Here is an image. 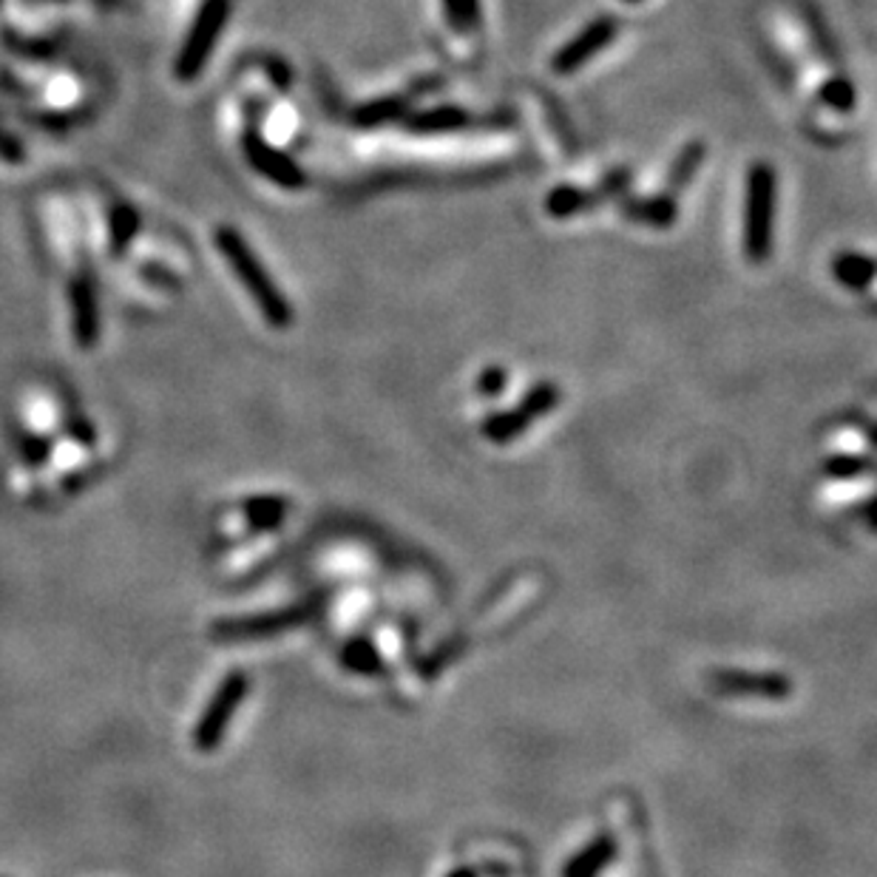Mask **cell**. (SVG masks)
<instances>
[{
    "mask_svg": "<svg viewBox=\"0 0 877 877\" xmlns=\"http://www.w3.org/2000/svg\"><path fill=\"white\" fill-rule=\"evenodd\" d=\"M217 247L222 251V256L228 258V265L233 267V273H236V279L244 285V290L251 292V299L256 301V307L262 310L267 324L276 330L290 327L292 324L290 301L281 296L276 281L270 279V273L262 267L256 253L251 251V244L244 242L233 228H219Z\"/></svg>",
    "mask_w": 877,
    "mask_h": 877,
    "instance_id": "6da1fadb",
    "label": "cell"
},
{
    "mask_svg": "<svg viewBox=\"0 0 877 877\" xmlns=\"http://www.w3.org/2000/svg\"><path fill=\"white\" fill-rule=\"evenodd\" d=\"M775 222V171L766 162H755L747 176V222L745 251L752 262H764L773 251Z\"/></svg>",
    "mask_w": 877,
    "mask_h": 877,
    "instance_id": "7a4b0ae2",
    "label": "cell"
},
{
    "mask_svg": "<svg viewBox=\"0 0 877 877\" xmlns=\"http://www.w3.org/2000/svg\"><path fill=\"white\" fill-rule=\"evenodd\" d=\"M319 611L315 599H301L296 605L279 608V611L267 613H251V616H233V620H219L214 622L210 636L217 642H258V639H273L281 636L292 627L310 622Z\"/></svg>",
    "mask_w": 877,
    "mask_h": 877,
    "instance_id": "3957f363",
    "label": "cell"
},
{
    "mask_svg": "<svg viewBox=\"0 0 877 877\" xmlns=\"http://www.w3.org/2000/svg\"><path fill=\"white\" fill-rule=\"evenodd\" d=\"M247 690H251V673L247 670H230L224 676L222 684L214 690L210 702L205 704L203 716L194 727V736H191L196 752L219 750V745L224 741V732L230 727V718L239 711V704L244 702Z\"/></svg>",
    "mask_w": 877,
    "mask_h": 877,
    "instance_id": "277c9868",
    "label": "cell"
},
{
    "mask_svg": "<svg viewBox=\"0 0 877 877\" xmlns=\"http://www.w3.org/2000/svg\"><path fill=\"white\" fill-rule=\"evenodd\" d=\"M557 404H559L557 386H554L551 381L536 383L534 390L526 392V397H522L515 409L495 412V415H488V418L483 420V426H481L483 438L492 440V443H511V440L520 438V435L526 432L531 424H534V420H540L543 415H549V412L554 409Z\"/></svg>",
    "mask_w": 877,
    "mask_h": 877,
    "instance_id": "5b68a950",
    "label": "cell"
},
{
    "mask_svg": "<svg viewBox=\"0 0 877 877\" xmlns=\"http://www.w3.org/2000/svg\"><path fill=\"white\" fill-rule=\"evenodd\" d=\"M711 684L727 696H759L781 702L793 693V679L784 673H761V670H713Z\"/></svg>",
    "mask_w": 877,
    "mask_h": 877,
    "instance_id": "8992f818",
    "label": "cell"
},
{
    "mask_svg": "<svg viewBox=\"0 0 877 877\" xmlns=\"http://www.w3.org/2000/svg\"><path fill=\"white\" fill-rule=\"evenodd\" d=\"M228 18V0H208L196 21L194 32H191L188 43L180 55V77L182 80H191L196 71L205 66V57L210 55L214 49V41L222 32V23Z\"/></svg>",
    "mask_w": 877,
    "mask_h": 877,
    "instance_id": "52a82bcc",
    "label": "cell"
},
{
    "mask_svg": "<svg viewBox=\"0 0 877 877\" xmlns=\"http://www.w3.org/2000/svg\"><path fill=\"white\" fill-rule=\"evenodd\" d=\"M613 35H616V21H613V18H597V21L588 23L579 35H574L572 41L565 43L563 49L554 55L551 69L557 71V74H574V71L582 69L591 57H597L599 51L605 49L608 43L613 41Z\"/></svg>",
    "mask_w": 877,
    "mask_h": 877,
    "instance_id": "ba28073f",
    "label": "cell"
},
{
    "mask_svg": "<svg viewBox=\"0 0 877 877\" xmlns=\"http://www.w3.org/2000/svg\"><path fill=\"white\" fill-rule=\"evenodd\" d=\"M244 148H247V160L253 162V168L262 171L267 180L279 182V185H285V188H301V185H304V174H301V168L296 165V162H292L287 153L276 151V148H270L265 140L253 137V134L247 137Z\"/></svg>",
    "mask_w": 877,
    "mask_h": 877,
    "instance_id": "9c48e42d",
    "label": "cell"
},
{
    "mask_svg": "<svg viewBox=\"0 0 877 877\" xmlns=\"http://www.w3.org/2000/svg\"><path fill=\"white\" fill-rule=\"evenodd\" d=\"M613 857H616V841L611 832H599L585 850H579L565 864L563 877H599L613 864Z\"/></svg>",
    "mask_w": 877,
    "mask_h": 877,
    "instance_id": "30bf717a",
    "label": "cell"
},
{
    "mask_svg": "<svg viewBox=\"0 0 877 877\" xmlns=\"http://www.w3.org/2000/svg\"><path fill=\"white\" fill-rule=\"evenodd\" d=\"M287 511H290V503L276 495H258L242 503L244 522H247V529L253 534H270V531L281 529V522L287 520Z\"/></svg>",
    "mask_w": 877,
    "mask_h": 877,
    "instance_id": "8fae6325",
    "label": "cell"
},
{
    "mask_svg": "<svg viewBox=\"0 0 877 877\" xmlns=\"http://www.w3.org/2000/svg\"><path fill=\"white\" fill-rule=\"evenodd\" d=\"M463 126H469V114L460 105H438V108H426V112L406 117V128L415 134H446Z\"/></svg>",
    "mask_w": 877,
    "mask_h": 877,
    "instance_id": "7c38bea8",
    "label": "cell"
},
{
    "mask_svg": "<svg viewBox=\"0 0 877 877\" xmlns=\"http://www.w3.org/2000/svg\"><path fill=\"white\" fill-rule=\"evenodd\" d=\"M342 665L349 670V673L358 676H376L381 673L383 661L378 648L369 639L358 636V639H349L342 650Z\"/></svg>",
    "mask_w": 877,
    "mask_h": 877,
    "instance_id": "4fadbf2b",
    "label": "cell"
},
{
    "mask_svg": "<svg viewBox=\"0 0 877 877\" xmlns=\"http://www.w3.org/2000/svg\"><path fill=\"white\" fill-rule=\"evenodd\" d=\"M406 108H409V97H401V94H392V97H383V100H372V103H367L358 108L356 123L364 128L381 126V123H392V119L406 117Z\"/></svg>",
    "mask_w": 877,
    "mask_h": 877,
    "instance_id": "5bb4252c",
    "label": "cell"
},
{
    "mask_svg": "<svg viewBox=\"0 0 877 877\" xmlns=\"http://www.w3.org/2000/svg\"><path fill=\"white\" fill-rule=\"evenodd\" d=\"M835 276L850 290H864L875 276V262L869 256H861V253H843L835 258Z\"/></svg>",
    "mask_w": 877,
    "mask_h": 877,
    "instance_id": "9a60e30c",
    "label": "cell"
},
{
    "mask_svg": "<svg viewBox=\"0 0 877 877\" xmlns=\"http://www.w3.org/2000/svg\"><path fill=\"white\" fill-rule=\"evenodd\" d=\"M625 214L642 224L668 228L676 219V203L670 196H656V199H648V203H625Z\"/></svg>",
    "mask_w": 877,
    "mask_h": 877,
    "instance_id": "2e32d148",
    "label": "cell"
},
{
    "mask_svg": "<svg viewBox=\"0 0 877 877\" xmlns=\"http://www.w3.org/2000/svg\"><path fill=\"white\" fill-rule=\"evenodd\" d=\"M702 160H704V146H702V142H690V146L684 148V151L679 153V157H676L673 168H670V176H668L670 188H673V191L684 188V185H688V182L693 180V176H696V171H699V165H702Z\"/></svg>",
    "mask_w": 877,
    "mask_h": 877,
    "instance_id": "e0dca14e",
    "label": "cell"
},
{
    "mask_svg": "<svg viewBox=\"0 0 877 877\" xmlns=\"http://www.w3.org/2000/svg\"><path fill=\"white\" fill-rule=\"evenodd\" d=\"M443 9L449 23H452L458 32H474V28H481L483 21L481 0H443Z\"/></svg>",
    "mask_w": 877,
    "mask_h": 877,
    "instance_id": "ac0fdd59",
    "label": "cell"
},
{
    "mask_svg": "<svg viewBox=\"0 0 877 877\" xmlns=\"http://www.w3.org/2000/svg\"><path fill=\"white\" fill-rule=\"evenodd\" d=\"M869 458H861V454H835L823 463V474L832 481H855L869 472Z\"/></svg>",
    "mask_w": 877,
    "mask_h": 877,
    "instance_id": "d6986e66",
    "label": "cell"
},
{
    "mask_svg": "<svg viewBox=\"0 0 877 877\" xmlns=\"http://www.w3.org/2000/svg\"><path fill=\"white\" fill-rule=\"evenodd\" d=\"M18 454H21L23 463H28V466H46L51 458V440L37 432H21L18 435Z\"/></svg>",
    "mask_w": 877,
    "mask_h": 877,
    "instance_id": "ffe728a7",
    "label": "cell"
},
{
    "mask_svg": "<svg viewBox=\"0 0 877 877\" xmlns=\"http://www.w3.org/2000/svg\"><path fill=\"white\" fill-rule=\"evenodd\" d=\"M821 97L827 100L832 108H838V112H850L852 103H855V89H852L843 77H835V80H829V83L823 85Z\"/></svg>",
    "mask_w": 877,
    "mask_h": 877,
    "instance_id": "44dd1931",
    "label": "cell"
},
{
    "mask_svg": "<svg viewBox=\"0 0 877 877\" xmlns=\"http://www.w3.org/2000/svg\"><path fill=\"white\" fill-rule=\"evenodd\" d=\"M64 426H66V435H69V438L74 440V443L94 446V440H97V435H94V426H91L89 418H85V415H80V412H74V409L66 412Z\"/></svg>",
    "mask_w": 877,
    "mask_h": 877,
    "instance_id": "7402d4cb",
    "label": "cell"
},
{
    "mask_svg": "<svg viewBox=\"0 0 877 877\" xmlns=\"http://www.w3.org/2000/svg\"><path fill=\"white\" fill-rule=\"evenodd\" d=\"M506 386V369L503 367H486L477 378V392L481 395H500Z\"/></svg>",
    "mask_w": 877,
    "mask_h": 877,
    "instance_id": "603a6c76",
    "label": "cell"
},
{
    "mask_svg": "<svg viewBox=\"0 0 877 877\" xmlns=\"http://www.w3.org/2000/svg\"><path fill=\"white\" fill-rule=\"evenodd\" d=\"M446 877H477V875H474V872L469 869V866H460V869L449 872V875H446Z\"/></svg>",
    "mask_w": 877,
    "mask_h": 877,
    "instance_id": "cb8c5ba5",
    "label": "cell"
},
{
    "mask_svg": "<svg viewBox=\"0 0 877 877\" xmlns=\"http://www.w3.org/2000/svg\"><path fill=\"white\" fill-rule=\"evenodd\" d=\"M631 3H636V0H631Z\"/></svg>",
    "mask_w": 877,
    "mask_h": 877,
    "instance_id": "d4e9b609",
    "label": "cell"
}]
</instances>
